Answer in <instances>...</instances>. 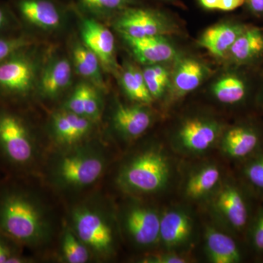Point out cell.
I'll list each match as a JSON object with an SVG mask.
<instances>
[{
    "label": "cell",
    "mask_w": 263,
    "mask_h": 263,
    "mask_svg": "<svg viewBox=\"0 0 263 263\" xmlns=\"http://www.w3.org/2000/svg\"><path fill=\"white\" fill-rule=\"evenodd\" d=\"M35 68L25 50L0 63V96L25 98L34 86Z\"/></svg>",
    "instance_id": "cell-4"
},
{
    "label": "cell",
    "mask_w": 263,
    "mask_h": 263,
    "mask_svg": "<svg viewBox=\"0 0 263 263\" xmlns=\"http://www.w3.org/2000/svg\"><path fill=\"white\" fill-rule=\"evenodd\" d=\"M81 36L85 46L94 52L103 65L114 67L115 40L113 33L95 19L84 18Z\"/></svg>",
    "instance_id": "cell-9"
},
{
    "label": "cell",
    "mask_w": 263,
    "mask_h": 263,
    "mask_svg": "<svg viewBox=\"0 0 263 263\" xmlns=\"http://www.w3.org/2000/svg\"><path fill=\"white\" fill-rule=\"evenodd\" d=\"M34 147L30 132L18 114L0 108V157L12 168L23 169L32 162Z\"/></svg>",
    "instance_id": "cell-2"
},
{
    "label": "cell",
    "mask_w": 263,
    "mask_h": 263,
    "mask_svg": "<svg viewBox=\"0 0 263 263\" xmlns=\"http://www.w3.org/2000/svg\"><path fill=\"white\" fill-rule=\"evenodd\" d=\"M116 27L122 36L133 38L164 35L171 32L168 20L157 11L127 8L118 17Z\"/></svg>",
    "instance_id": "cell-5"
},
{
    "label": "cell",
    "mask_w": 263,
    "mask_h": 263,
    "mask_svg": "<svg viewBox=\"0 0 263 263\" xmlns=\"http://www.w3.org/2000/svg\"><path fill=\"white\" fill-rule=\"evenodd\" d=\"M14 7L22 20L38 28L53 29L61 24V10L53 0H15Z\"/></svg>",
    "instance_id": "cell-8"
},
{
    "label": "cell",
    "mask_w": 263,
    "mask_h": 263,
    "mask_svg": "<svg viewBox=\"0 0 263 263\" xmlns=\"http://www.w3.org/2000/svg\"><path fill=\"white\" fill-rule=\"evenodd\" d=\"M72 80V66L66 58L57 59L43 71L41 90L45 96L54 98L68 87Z\"/></svg>",
    "instance_id": "cell-17"
},
{
    "label": "cell",
    "mask_w": 263,
    "mask_h": 263,
    "mask_svg": "<svg viewBox=\"0 0 263 263\" xmlns=\"http://www.w3.org/2000/svg\"><path fill=\"white\" fill-rule=\"evenodd\" d=\"M62 249L66 260L68 262L84 263L89 259V252L84 243H81V240L70 231L66 232L64 235Z\"/></svg>",
    "instance_id": "cell-27"
},
{
    "label": "cell",
    "mask_w": 263,
    "mask_h": 263,
    "mask_svg": "<svg viewBox=\"0 0 263 263\" xmlns=\"http://www.w3.org/2000/svg\"><path fill=\"white\" fill-rule=\"evenodd\" d=\"M104 162L98 155L77 153L60 160L57 174L62 183L72 187H83L95 183L100 177Z\"/></svg>",
    "instance_id": "cell-6"
},
{
    "label": "cell",
    "mask_w": 263,
    "mask_h": 263,
    "mask_svg": "<svg viewBox=\"0 0 263 263\" xmlns=\"http://www.w3.org/2000/svg\"><path fill=\"white\" fill-rule=\"evenodd\" d=\"M246 175L252 184L263 189V155L247 166Z\"/></svg>",
    "instance_id": "cell-34"
},
{
    "label": "cell",
    "mask_w": 263,
    "mask_h": 263,
    "mask_svg": "<svg viewBox=\"0 0 263 263\" xmlns=\"http://www.w3.org/2000/svg\"><path fill=\"white\" fill-rule=\"evenodd\" d=\"M245 3V0H220L218 10L232 11L240 8Z\"/></svg>",
    "instance_id": "cell-37"
},
{
    "label": "cell",
    "mask_w": 263,
    "mask_h": 263,
    "mask_svg": "<svg viewBox=\"0 0 263 263\" xmlns=\"http://www.w3.org/2000/svg\"><path fill=\"white\" fill-rule=\"evenodd\" d=\"M245 3L254 13H263V0H245Z\"/></svg>",
    "instance_id": "cell-39"
},
{
    "label": "cell",
    "mask_w": 263,
    "mask_h": 263,
    "mask_svg": "<svg viewBox=\"0 0 263 263\" xmlns=\"http://www.w3.org/2000/svg\"><path fill=\"white\" fill-rule=\"evenodd\" d=\"M216 205L233 228L237 230L245 228L248 220V211L237 189L229 185L224 186L218 195Z\"/></svg>",
    "instance_id": "cell-15"
},
{
    "label": "cell",
    "mask_w": 263,
    "mask_h": 263,
    "mask_svg": "<svg viewBox=\"0 0 263 263\" xmlns=\"http://www.w3.org/2000/svg\"><path fill=\"white\" fill-rule=\"evenodd\" d=\"M127 226L132 237L138 245H153L160 238V217L151 209H133L128 214Z\"/></svg>",
    "instance_id": "cell-11"
},
{
    "label": "cell",
    "mask_w": 263,
    "mask_h": 263,
    "mask_svg": "<svg viewBox=\"0 0 263 263\" xmlns=\"http://www.w3.org/2000/svg\"><path fill=\"white\" fill-rule=\"evenodd\" d=\"M122 84L125 92L133 100L144 103L152 101L153 98L147 89L143 72L136 67H127L123 72Z\"/></svg>",
    "instance_id": "cell-26"
},
{
    "label": "cell",
    "mask_w": 263,
    "mask_h": 263,
    "mask_svg": "<svg viewBox=\"0 0 263 263\" xmlns=\"http://www.w3.org/2000/svg\"><path fill=\"white\" fill-rule=\"evenodd\" d=\"M258 143V136L252 129L238 127L233 128L227 133L223 141V148L230 157L240 158L252 153Z\"/></svg>",
    "instance_id": "cell-20"
},
{
    "label": "cell",
    "mask_w": 263,
    "mask_h": 263,
    "mask_svg": "<svg viewBox=\"0 0 263 263\" xmlns=\"http://www.w3.org/2000/svg\"><path fill=\"white\" fill-rule=\"evenodd\" d=\"M81 6L95 13H108L127 8L135 0H79Z\"/></svg>",
    "instance_id": "cell-29"
},
{
    "label": "cell",
    "mask_w": 263,
    "mask_h": 263,
    "mask_svg": "<svg viewBox=\"0 0 263 263\" xmlns=\"http://www.w3.org/2000/svg\"><path fill=\"white\" fill-rule=\"evenodd\" d=\"M140 62L153 65L167 62L176 55L174 48L163 35L142 38L122 36Z\"/></svg>",
    "instance_id": "cell-10"
},
{
    "label": "cell",
    "mask_w": 263,
    "mask_h": 263,
    "mask_svg": "<svg viewBox=\"0 0 263 263\" xmlns=\"http://www.w3.org/2000/svg\"><path fill=\"white\" fill-rule=\"evenodd\" d=\"M235 61L246 62L263 53V34L257 29L243 30L230 50Z\"/></svg>",
    "instance_id": "cell-21"
},
{
    "label": "cell",
    "mask_w": 263,
    "mask_h": 263,
    "mask_svg": "<svg viewBox=\"0 0 263 263\" xmlns=\"http://www.w3.org/2000/svg\"><path fill=\"white\" fill-rule=\"evenodd\" d=\"M243 31L239 26L219 24L206 29L199 43L214 56L224 57Z\"/></svg>",
    "instance_id": "cell-14"
},
{
    "label": "cell",
    "mask_w": 263,
    "mask_h": 263,
    "mask_svg": "<svg viewBox=\"0 0 263 263\" xmlns=\"http://www.w3.org/2000/svg\"><path fill=\"white\" fill-rule=\"evenodd\" d=\"M88 84H81L76 86L73 92L70 95V98L66 103V109L68 111L78 114V115L84 116V100L86 95V89Z\"/></svg>",
    "instance_id": "cell-31"
},
{
    "label": "cell",
    "mask_w": 263,
    "mask_h": 263,
    "mask_svg": "<svg viewBox=\"0 0 263 263\" xmlns=\"http://www.w3.org/2000/svg\"><path fill=\"white\" fill-rule=\"evenodd\" d=\"M219 129L214 123L202 119H190L183 124L179 138L181 145L191 152L207 150L215 142Z\"/></svg>",
    "instance_id": "cell-12"
},
{
    "label": "cell",
    "mask_w": 263,
    "mask_h": 263,
    "mask_svg": "<svg viewBox=\"0 0 263 263\" xmlns=\"http://www.w3.org/2000/svg\"><path fill=\"white\" fill-rule=\"evenodd\" d=\"M253 242L256 248L263 250V212L259 216L254 228Z\"/></svg>",
    "instance_id": "cell-36"
},
{
    "label": "cell",
    "mask_w": 263,
    "mask_h": 263,
    "mask_svg": "<svg viewBox=\"0 0 263 263\" xmlns=\"http://www.w3.org/2000/svg\"><path fill=\"white\" fill-rule=\"evenodd\" d=\"M143 75L145 81H146L147 89L149 91L152 98L160 97L164 92V90L165 89L167 84L156 76L152 67H148L145 69L143 71Z\"/></svg>",
    "instance_id": "cell-33"
},
{
    "label": "cell",
    "mask_w": 263,
    "mask_h": 263,
    "mask_svg": "<svg viewBox=\"0 0 263 263\" xmlns=\"http://www.w3.org/2000/svg\"><path fill=\"white\" fill-rule=\"evenodd\" d=\"M192 224L185 213L171 211L160 217V237L167 247L182 245L190 237Z\"/></svg>",
    "instance_id": "cell-18"
},
{
    "label": "cell",
    "mask_w": 263,
    "mask_h": 263,
    "mask_svg": "<svg viewBox=\"0 0 263 263\" xmlns=\"http://www.w3.org/2000/svg\"><path fill=\"white\" fill-rule=\"evenodd\" d=\"M91 129L88 118L67 111L57 114L53 118V129L59 141L64 143H76L84 138Z\"/></svg>",
    "instance_id": "cell-16"
},
{
    "label": "cell",
    "mask_w": 263,
    "mask_h": 263,
    "mask_svg": "<svg viewBox=\"0 0 263 263\" xmlns=\"http://www.w3.org/2000/svg\"><path fill=\"white\" fill-rule=\"evenodd\" d=\"M169 174V164L165 157L156 151H148L124 167L119 181L122 186L132 191L155 193L165 186Z\"/></svg>",
    "instance_id": "cell-3"
},
{
    "label": "cell",
    "mask_w": 263,
    "mask_h": 263,
    "mask_svg": "<svg viewBox=\"0 0 263 263\" xmlns=\"http://www.w3.org/2000/svg\"><path fill=\"white\" fill-rule=\"evenodd\" d=\"M212 91L221 103L234 104L243 100L247 92V87L240 78L228 76L218 81L213 86Z\"/></svg>",
    "instance_id": "cell-25"
},
{
    "label": "cell",
    "mask_w": 263,
    "mask_h": 263,
    "mask_svg": "<svg viewBox=\"0 0 263 263\" xmlns=\"http://www.w3.org/2000/svg\"><path fill=\"white\" fill-rule=\"evenodd\" d=\"M202 8L208 10H218L220 0H198Z\"/></svg>",
    "instance_id": "cell-40"
},
{
    "label": "cell",
    "mask_w": 263,
    "mask_h": 263,
    "mask_svg": "<svg viewBox=\"0 0 263 263\" xmlns=\"http://www.w3.org/2000/svg\"><path fill=\"white\" fill-rule=\"evenodd\" d=\"M100 100L98 91L88 84L84 100V116L88 119H95L100 115Z\"/></svg>",
    "instance_id": "cell-32"
},
{
    "label": "cell",
    "mask_w": 263,
    "mask_h": 263,
    "mask_svg": "<svg viewBox=\"0 0 263 263\" xmlns=\"http://www.w3.org/2000/svg\"><path fill=\"white\" fill-rule=\"evenodd\" d=\"M20 245L0 233V263H22L26 259L18 253L17 247Z\"/></svg>",
    "instance_id": "cell-30"
},
{
    "label": "cell",
    "mask_w": 263,
    "mask_h": 263,
    "mask_svg": "<svg viewBox=\"0 0 263 263\" xmlns=\"http://www.w3.org/2000/svg\"><path fill=\"white\" fill-rule=\"evenodd\" d=\"M118 130L129 138L141 136L150 127L152 118L144 108L138 106L119 105L114 115Z\"/></svg>",
    "instance_id": "cell-13"
},
{
    "label": "cell",
    "mask_w": 263,
    "mask_h": 263,
    "mask_svg": "<svg viewBox=\"0 0 263 263\" xmlns=\"http://www.w3.org/2000/svg\"><path fill=\"white\" fill-rule=\"evenodd\" d=\"M14 24V18L8 7L0 4V34L7 32Z\"/></svg>",
    "instance_id": "cell-35"
},
{
    "label": "cell",
    "mask_w": 263,
    "mask_h": 263,
    "mask_svg": "<svg viewBox=\"0 0 263 263\" xmlns=\"http://www.w3.org/2000/svg\"><path fill=\"white\" fill-rule=\"evenodd\" d=\"M73 222L78 238L85 245L98 252H106L111 248V229L98 213L86 209L76 211Z\"/></svg>",
    "instance_id": "cell-7"
},
{
    "label": "cell",
    "mask_w": 263,
    "mask_h": 263,
    "mask_svg": "<svg viewBox=\"0 0 263 263\" xmlns=\"http://www.w3.org/2000/svg\"><path fill=\"white\" fill-rule=\"evenodd\" d=\"M220 178L216 166L209 165L192 176L186 183V194L189 197L200 198L211 191Z\"/></svg>",
    "instance_id": "cell-24"
},
{
    "label": "cell",
    "mask_w": 263,
    "mask_h": 263,
    "mask_svg": "<svg viewBox=\"0 0 263 263\" xmlns=\"http://www.w3.org/2000/svg\"><path fill=\"white\" fill-rule=\"evenodd\" d=\"M72 59L78 73L96 86H103L98 57L85 45L77 44L72 50Z\"/></svg>",
    "instance_id": "cell-22"
},
{
    "label": "cell",
    "mask_w": 263,
    "mask_h": 263,
    "mask_svg": "<svg viewBox=\"0 0 263 263\" xmlns=\"http://www.w3.org/2000/svg\"><path fill=\"white\" fill-rule=\"evenodd\" d=\"M32 41L26 36H5L0 34V63L32 45Z\"/></svg>",
    "instance_id": "cell-28"
},
{
    "label": "cell",
    "mask_w": 263,
    "mask_h": 263,
    "mask_svg": "<svg viewBox=\"0 0 263 263\" xmlns=\"http://www.w3.org/2000/svg\"><path fill=\"white\" fill-rule=\"evenodd\" d=\"M203 67L194 60H183L176 70L174 85L176 91L182 95L196 89L201 84L204 77Z\"/></svg>",
    "instance_id": "cell-23"
},
{
    "label": "cell",
    "mask_w": 263,
    "mask_h": 263,
    "mask_svg": "<svg viewBox=\"0 0 263 263\" xmlns=\"http://www.w3.org/2000/svg\"><path fill=\"white\" fill-rule=\"evenodd\" d=\"M206 248L209 259L214 263H236L241 259L234 240L216 230H208Z\"/></svg>",
    "instance_id": "cell-19"
},
{
    "label": "cell",
    "mask_w": 263,
    "mask_h": 263,
    "mask_svg": "<svg viewBox=\"0 0 263 263\" xmlns=\"http://www.w3.org/2000/svg\"><path fill=\"white\" fill-rule=\"evenodd\" d=\"M151 262L157 263H184L187 262L186 259L183 257H179L177 255H173V254H168V255H160L154 257L151 259Z\"/></svg>",
    "instance_id": "cell-38"
},
{
    "label": "cell",
    "mask_w": 263,
    "mask_h": 263,
    "mask_svg": "<svg viewBox=\"0 0 263 263\" xmlns=\"http://www.w3.org/2000/svg\"><path fill=\"white\" fill-rule=\"evenodd\" d=\"M44 232V219L32 195L13 183L0 186V233L18 245H34Z\"/></svg>",
    "instance_id": "cell-1"
}]
</instances>
